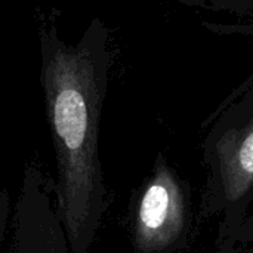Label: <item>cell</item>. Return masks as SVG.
<instances>
[{
  "mask_svg": "<svg viewBox=\"0 0 253 253\" xmlns=\"http://www.w3.org/2000/svg\"><path fill=\"white\" fill-rule=\"evenodd\" d=\"M7 216H9V197H7L6 190H3L0 193V243L6 233Z\"/></svg>",
  "mask_w": 253,
  "mask_h": 253,
  "instance_id": "6",
  "label": "cell"
},
{
  "mask_svg": "<svg viewBox=\"0 0 253 253\" xmlns=\"http://www.w3.org/2000/svg\"><path fill=\"white\" fill-rule=\"evenodd\" d=\"M203 163L206 176L194 221L218 219V253H227L253 203V74L212 116Z\"/></svg>",
  "mask_w": 253,
  "mask_h": 253,
  "instance_id": "2",
  "label": "cell"
},
{
  "mask_svg": "<svg viewBox=\"0 0 253 253\" xmlns=\"http://www.w3.org/2000/svg\"><path fill=\"white\" fill-rule=\"evenodd\" d=\"M203 27L219 36H239L253 39V19L240 22H205Z\"/></svg>",
  "mask_w": 253,
  "mask_h": 253,
  "instance_id": "4",
  "label": "cell"
},
{
  "mask_svg": "<svg viewBox=\"0 0 253 253\" xmlns=\"http://www.w3.org/2000/svg\"><path fill=\"white\" fill-rule=\"evenodd\" d=\"M209 1H213V3H230V1H233V3H239V1H248V3H253V0H209Z\"/></svg>",
  "mask_w": 253,
  "mask_h": 253,
  "instance_id": "7",
  "label": "cell"
},
{
  "mask_svg": "<svg viewBox=\"0 0 253 253\" xmlns=\"http://www.w3.org/2000/svg\"><path fill=\"white\" fill-rule=\"evenodd\" d=\"M251 243H253V215H248L246 219L243 221V224L240 225L239 231L233 237L227 253H234L237 251V246L246 248Z\"/></svg>",
  "mask_w": 253,
  "mask_h": 253,
  "instance_id": "5",
  "label": "cell"
},
{
  "mask_svg": "<svg viewBox=\"0 0 253 253\" xmlns=\"http://www.w3.org/2000/svg\"><path fill=\"white\" fill-rule=\"evenodd\" d=\"M251 245H253V243H251ZM248 253H253V248H252V249H251V251H249V252H248Z\"/></svg>",
  "mask_w": 253,
  "mask_h": 253,
  "instance_id": "8",
  "label": "cell"
},
{
  "mask_svg": "<svg viewBox=\"0 0 253 253\" xmlns=\"http://www.w3.org/2000/svg\"><path fill=\"white\" fill-rule=\"evenodd\" d=\"M129 221L136 253H178L188 242L194 222L190 184L162 154L133 196Z\"/></svg>",
  "mask_w": 253,
  "mask_h": 253,
  "instance_id": "3",
  "label": "cell"
},
{
  "mask_svg": "<svg viewBox=\"0 0 253 253\" xmlns=\"http://www.w3.org/2000/svg\"><path fill=\"white\" fill-rule=\"evenodd\" d=\"M108 67L107 31L98 21L77 46L50 36L43 40L42 84L71 253L90 252L108 206L98 145Z\"/></svg>",
  "mask_w": 253,
  "mask_h": 253,
  "instance_id": "1",
  "label": "cell"
}]
</instances>
